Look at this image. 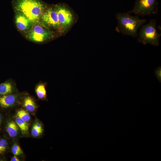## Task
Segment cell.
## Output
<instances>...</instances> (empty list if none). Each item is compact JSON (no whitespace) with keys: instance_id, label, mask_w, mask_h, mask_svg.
Returning a JSON list of instances; mask_svg holds the SVG:
<instances>
[{"instance_id":"1","label":"cell","mask_w":161,"mask_h":161,"mask_svg":"<svg viewBox=\"0 0 161 161\" xmlns=\"http://www.w3.org/2000/svg\"><path fill=\"white\" fill-rule=\"evenodd\" d=\"M116 17L117 22L116 31L133 38L137 37L138 29L147 21L146 19L140 18L137 15L132 16L128 12L117 13Z\"/></svg>"},{"instance_id":"2","label":"cell","mask_w":161,"mask_h":161,"mask_svg":"<svg viewBox=\"0 0 161 161\" xmlns=\"http://www.w3.org/2000/svg\"><path fill=\"white\" fill-rule=\"evenodd\" d=\"M13 4L16 11L24 15L31 23L38 22L46 9L40 0H14Z\"/></svg>"},{"instance_id":"3","label":"cell","mask_w":161,"mask_h":161,"mask_svg":"<svg viewBox=\"0 0 161 161\" xmlns=\"http://www.w3.org/2000/svg\"><path fill=\"white\" fill-rule=\"evenodd\" d=\"M156 28L155 19H151L146 24L142 25L138 33L137 41L144 45L148 43L158 46L161 34L157 32Z\"/></svg>"},{"instance_id":"4","label":"cell","mask_w":161,"mask_h":161,"mask_svg":"<svg viewBox=\"0 0 161 161\" xmlns=\"http://www.w3.org/2000/svg\"><path fill=\"white\" fill-rule=\"evenodd\" d=\"M158 9L156 0H136L133 8L128 12L143 16L157 14Z\"/></svg>"},{"instance_id":"5","label":"cell","mask_w":161,"mask_h":161,"mask_svg":"<svg viewBox=\"0 0 161 161\" xmlns=\"http://www.w3.org/2000/svg\"><path fill=\"white\" fill-rule=\"evenodd\" d=\"M51 31L39 25H34L27 34V37L30 40L37 42H41L53 37Z\"/></svg>"},{"instance_id":"6","label":"cell","mask_w":161,"mask_h":161,"mask_svg":"<svg viewBox=\"0 0 161 161\" xmlns=\"http://www.w3.org/2000/svg\"><path fill=\"white\" fill-rule=\"evenodd\" d=\"M57 13L60 26L64 29L68 28L73 21V17L71 11L67 8L61 6L55 7Z\"/></svg>"},{"instance_id":"7","label":"cell","mask_w":161,"mask_h":161,"mask_svg":"<svg viewBox=\"0 0 161 161\" xmlns=\"http://www.w3.org/2000/svg\"><path fill=\"white\" fill-rule=\"evenodd\" d=\"M41 19L43 24L48 27L56 29L60 27L55 8L46 9Z\"/></svg>"},{"instance_id":"8","label":"cell","mask_w":161,"mask_h":161,"mask_svg":"<svg viewBox=\"0 0 161 161\" xmlns=\"http://www.w3.org/2000/svg\"><path fill=\"white\" fill-rule=\"evenodd\" d=\"M17 13L15 19L17 28L22 31L28 30L31 24V21L22 13L18 12Z\"/></svg>"},{"instance_id":"9","label":"cell","mask_w":161,"mask_h":161,"mask_svg":"<svg viewBox=\"0 0 161 161\" xmlns=\"http://www.w3.org/2000/svg\"><path fill=\"white\" fill-rule=\"evenodd\" d=\"M18 95L8 94L0 96V106L3 108H7L13 105L15 103Z\"/></svg>"},{"instance_id":"10","label":"cell","mask_w":161,"mask_h":161,"mask_svg":"<svg viewBox=\"0 0 161 161\" xmlns=\"http://www.w3.org/2000/svg\"><path fill=\"white\" fill-rule=\"evenodd\" d=\"M14 89L12 83L7 82L0 84V95L1 96L11 94Z\"/></svg>"},{"instance_id":"11","label":"cell","mask_w":161,"mask_h":161,"mask_svg":"<svg viewBox=\"0 0 161 161\" xmlns=\"http://www.w3.org/2000/svg\"><path fill=\"white\" fill-rule=\"evenodd\" d=\"M7 130L10 136L16 137L18 133V128L16 124L13 121L9 122L7 124Z\"/></svg>"},{"instance_id":"12","label":"cell","mask_w":161,"mask_h":161,"mask_svg":"<svg viewBox=\"0 0 161 161\" xmlns=\"http://www.w3.org/2000/svg\"><path fill=\"white\" fill-rule=\"evenodd\" d=\"M24 105L26 109L30 112L33 111L36 108L35 104L33 99L30 97H27L25 98Z\"/></svg>"},{"instance_id":"13","label":"cell","mask_w":161,"mask_h":161,"mask_svg":"<svg viewBox=\"0 0 161 161\" xmlns=\"http://www.w3.org/2000/svg\"><path fill=\"white\" fill-rule=\"evenodd\" d=\"M35 92L39 98H45L47 96V91L45 85L42 83L38 85L36 88Z\"/></svg>"},{"instance_id":"14","label":"cell","mask_w":161,"mask_h":161,"mask_svg":"<svg viewBox=\"0 0 161 161\" xmlns=\"http://www.w3.org/2000/svg\"><path fill=\"white\" fill-rule=\"evenodd\" d=\"M16 122L23 134H27L28 131V124L25 121L18 117L16 119Z\"/></svg>"},{"instance_id":"15","label":"cell","mask_w":161,"mask_h":161,"mask_svg":"<svg viewBox=\"0 0 161 161\" xmlns=\"http://www.w3.org/2000/svg\"><path fill=\"white\" fill-rule=\"evenodd\" d=\"M17 114L18 117L26 122L30 120V116L29 113L24 109L18 111Z\"/></svg>"},{"instance_id":"16","label":"cell","mask_w":161,"mask_h":161,"mask_svg":"<svg viewBox=\"0 0 161 161\" xmlns=\"http://www.w3.org/2000/svg\"><path fill=\"white\" fill-rule=\"evenodd\" d=\"M7 145V143L6 140L0 139V154H3L6 151Z\"/></svg>"},{"instance_id":"17","label":"cell","mask_w":161,"mask_h":161,"mask_svg":"<svg viewBox=\"0 0 161 161\" xmlns=\"http://www.w3.org/2000/svg\"><path fill=\"white\" fill-rule=\"evenodd\" d=\"M43 131V128L38 129L34 125L32 129L31 133L33 136L37 137L41 134Z\"/></svg>"},{"instance_id":"18","label":"cell","mask_w":161,"mask_h":161,"mask_svg":"<svg viewBox=\"0 0 161 161\" xmlns=\"http://www.w3.org/2000/svg\"><path fill=\"white\" fill-rule=\"evenodd\" d=\"M13 153L16 155H19L22 154V151L20 147L16 144H14L12 148Z\"/></svg>"},{"instance_id":"19","label":"cell","mask_w":161,"mask_h":161,"mask_svg":"<svg viewBox=\"0 0 161 161\" xmlns=\"http://www.w3.org/2000/svg\"><path fill=\"white\" fill-rule=\"evenodd\" d=\"M154 73L158 80L160 83L161 82V67L159 66L155 70Z\"/></svg>"},{"instance_id":"20","label":"cell","mask_w":161,"mask_h":161,"mask_svg":"<svg viewBox=\"0 0 161 161\" xmlns=\"http://www.w3.org/2000/svg\"><path fill=\"white\" fill-rule=\"evenodd\" d=\"M38 129H42V127L41 124L39 123H36L34 124Z\"/></svg>"},{"instance_id":"21","label":"cell","mask_w":161,"mask_h":161,"mask_svg":"<svg viewBox=\"0 0 161 161\" xmlns=\"http://www.w3.org/2000/svg\"><path fill=\"white\" fill-rule=\"evenodd\" d=\"M11 161H19V160L18 158L16 156L13 157L11 159Z\"/></svg>"},{"instance_id":"22","label":"cell","mask_w":161,"mask_h":161,"mask_svg":"<svg viewBox=\"0 0 161 161\" xmlns=\"http://www.w3.org/2000/svg\"><path fill=\"white\" fill-rule=\"evenodd\" d=\"M157 28L159 30H161V27L159 25L157 27Z\"/></svg>"},{"instance_id":"23","label":"cell","mask_w":161,"mask_h":161,"mask_svg":"<svg viewBox=\"0 0 161 161\" xmlns=\"http://www.w3.org/2000/svg\"><path fill=\"white\" fill-rule=\"evenodd\" d=\"M1 115L0 114V124H1Z\"/></svg>"}]
</instances>
